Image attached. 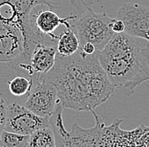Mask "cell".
<instances>
[{
  "label": "cell",
  "instance_id": "obj_2",
  "mask_svg": "<svg viewBox=\"0 0 149 147\" xmlns=\"http://www.w3.org/2000/svg\"><path fill=\"white\" fill-rule=\"evenodd\" d=\"M100 64L115 88L131 96L136 88L149 80V42L125 32L115 33L97 52Z\"/></svg>",
  "mask_w": 149,
  "mask_h": 147
},
{
  "label": "cell",
  "instance_id": "obj_7",
  "mask_svg": "<svg viewBox=\"0 0 149 147\" xmlns=\"http://www.w3.org/2000/svg\"><path fill=\"white\" fill-rule=\"evenodd\" d=\"M49 124V118L40 117L18 102H13L8 106L6 131L30 135Z\"/></svg>",
  "mask_w": 149,
  "mask_h": 147
},
{
  "label": "cell",
  "instance_id": "obj_1",
  "mask_svg": "<svg viewBox=\"0 0 149 147\" xmlns=\"http://www.w3.org/2000/svg\"><path fill=\"white\" fill-rule=\"evenodd\" d=\"M39 81L53 84L64 108L74 111L94 110L116 89L100 64L97 52L88 55L80 49L67 57L57 53L54 67Z\"/></svg>",
  "mask_w": 149,
  "mask_h": 147
},
{
  "label": "cell",
  "instance_id": "obj_5",
  "mask_svg": "<svg viewBox=\"0 0 149 147\" xmlns=\"http://www.w3.org/2000/svg\"><path fill=\"white\" fill-rule=\"evenodd\" d=\"M113 19L106 14L95 12L91 7L78 15L71 24L79 39L80 46L91 43L97 52L102 50L115 34L112 30Z\"/></svg>",
  "mask_w": 149,
  "mask_h": 147
},
{
  "label": "cell",
  "instance_id": "obj_8",
  "mask_svg": "<svg viewBox=\"0 0 149 147\" xmlns=\"http://www.w3.org/2000/svg\"><path fill=\"white\" fill-rule=\"evenodd\" d=\"M116 19L124 23V32L149 42V7L136 3H124L118 9Z\"/></svg>",
  "mask_w": 149,
  "mask_h": 147
},
{
  "label": "cell",
  "instance_id": "obj_11",
  "mask_svg": "<svg viewBox=\"0 0 149 147\" xmlns=\"http://www.w3.org/2000/svg\"><path fill=\"white\" fill-rule=\"evenodd\" d=\"M24 36L16 25L0 22V63L9 64L21 54Z\"/></svg>",
  "mask_w": 149,
  "mask_h": 147
},
{
  "label": "cell",
  "instance_id": "obj_17",
  "mask_svg": "<svg viewBox=\"0 0 149 147\" xmlns=\"http://www.w3.org/2000/svg\"><path fill=\"white\" fill-rule=\"evenodd\" d=\"M112 30L114 33H122L125 31V25L122 20L114 18L112 23Z\"/></svg>",
  "mask_w": 149,
  "mask_h": 147
},
{
  "label": "cell",
  "instance_id": "obj_10",
  "mask_svg": "<svg viewBox=\"0 0 149 147\" xmlns=\"http://www.w3.org/2000/svg\"><path fill=\"white\" fill-rule=\"evenodd\" d=\"M41 5L35 7L30 14L29 22L30 26L37 32L50 36L54 38H58V36L54 35V32L59 26L63 25L66 28L72 27L71 21L78 16L77 14H70L66 17H60L54 9H39Z\"/></svg>",
  "mask_w": 149,
  "mask_h": 147
},
{
  "label": "cell",
  "instance_id": "obj_4",
  "mask_svg": "<svg viewBox=\"0 0 149 147\" xmlns=\"http://www.w3.org/2000/svg\"><path fill=\"white\" fill-rule=\"evenodd\" d=\"M57 41L54 37H27L24 38L21 54L8 64L19 76H24L37 83L55 64Z\"/></svg>",
  "mask_w": 149,
  "mask_h": 147
},
{
  "label": "cell",
  "instance_id": "obj_14",
  "mask_svg": "<svg viewBox=\"0 0 149 147\" xmlns=\"http://www.w3.org/2000/svg\"><path fill=\"white\" fill-rule=\"evenodd\" d=\"M29 135L3 130L0 133V147H26Z\"/></svg>",
  "mask_w": 149,
  "mask_h": 147
},
{
  "label": "cell",
  "instance_id": "obj_18",
  "mask_svg": "<svg viewBox=\"0 0 149 147\" xmlns=\"http://www.w3.org/2000/svg\"><path fill=\"white\" fill-rule=\"evenodd\" d=\"M79 49L82 53H86V54H88V55H91V54H93V53H97L96 47L94 46V45L91 44V43H86V44L80 46Z\"/></svg>",
  "mask_w": 149,
  "mask_h": 147
},
{
  "label": "cell",
  "instance_id": "obj_16",
  "mask_svg": "<svg viewBox=\"0 0 149 147\" xmlns=\"http://www.w3.org/2000/svg\"><path fill=\"white\" fill-rule=\"evenodd\" d=\"M7 110L8 106L5 100L0 96V133L5 130L6 120H7Z\"/></svg>",
  "mask_w": 149,
  "mask_h": 147
},
{
  "label": "cell",
  "instance_id": "obj_6",
  "mask_svg": "<svg viewBox=\"0 0 149 147\" xmlns=\"http://www.w3.org/2000/svg\"><path fill=\"white\" fill-rule=\"evenodd\" d=\"M86 8L90 4L86 0H79ZM70 4L79 9L81 6L77 0H70ZM39 5H47L48 8H56L55 0H0V22L16 25L21 29L29 25V16L35 7Z\"/></svg>",
  "mask_w": 149,
  "mask_h": 147
},
{
  "label": "cell",
  "instance_id": "obj_3",
  "mask_svg": "<svg viewBox=\"0 0 149 147\" xmlns=\"http://www.w3.org/2000/svg\"><path fill=\"white\" fill-rule=\"evenodd\" d=\"M95 125L84 129L74 123L70 132L56 137L57 147H149V126L141 123L135 129H121L123 120L116 119L106 125L94 110Z\"/></svg>",
  "mask_w": 149,
  "mask_h": 147
},
{
  "label": "cell",
  "instance_id": "obj_15",
  "mask_svg": "<svg viewBox=\"0 0 149 147\" xmlns=\"http://www.w3.org/2000/svg\"><path fill=\"white\" fill-rule=\"evenodd\" d=\"M10 93L15 96H22L31 92L33 86V80L24 76H19L14 78L8 82Z\"/></svg>",
  "mask_w": 149,
  "mask_h": 147
},
{
  "label": "cell",
  "instance_id": "obj_12",
  "mask_svg": "<svg viewBox=\"0 0 149 147\" xmlns=\"http://www.w3.org/2000/svg\"><path fill=\"white\" fill-rule=\"evenodd\" d=\"M80 48V42L73 27L66 28L57 41V53L62 56H70Z\"/></svg>",
  "mask_w": 149,
  "mask_h": 147
},
{
  "label": "cell",
  "instance_id": "obj_9",
  "mask_svg": "<svg viewBox=\"0 0 149 147\" xmlns=\"http://www.w3.org/2000/svg\"><path fill=\"white\" fill-rule=\"evenodd\" d=\"M58 101L55 86L47 81H39L33 84L24 106L40 117L49 118Z\"/></svg>",
  "mask_w": 149,
  "mask_h": 147
},
{
  "label": "cell",
  "instance_id": "obj_13",
  "mask_svg": "<svg viewBox=\"0 0 149 147\" xmlns=\"http://www.w3.org/2000/svg\"><path fill=\"white\" fill-rule=\"evenodd\" d=\"M26 147H57L55 132L50 123L29 135Z\"/></svg>",
  "mask_w": 149,
  "mask_h": 147
}]
</instances>
